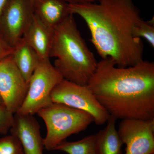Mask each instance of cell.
<instances>
[{"mask_svg": "<svg viewBox=\"0 0 154 154\" xmlns=\"http://www.w3.org/2000/svg\"><path fill=\"white\" fill-rule=\"evenodd\" d=\"M69 6L71 14L79 15L85 22L91 42L102 59L111 58L120 68L143 60V42L133 34L141 19L133 0H100L98 4Z\"/></svg>", "mask_w": 154, "mask_h": 154, "instance_id": "cell-1", "label": "cell"}, {"mask_svg": "<svg viewBox=\"0 0 154 154\" xmlns=\"http://www.w3.org/2000/svg\"><path fill=\"white\" fill-rule=\"evenodd\" d=\"M116 65L111 58L102 59L87 87L116 119H154V62Z\"/></svg>", "mask_w": 154, "mask_h": 154, "instance_id": "cell-2", "label": "cell"}, {"mask_svg": "<svg viewBox=\"0 0 154 154\" xmlns=\"http://www.w3.org/2000/svg\"><path fill=\"white\" fill-rule=\"evenodd\" d=\"M63 79L87 86L97 69L98 62L78 29L73 14L53 30L50 58Z\"/></svg>", "mask_w": 154, "mask_h": 154, "instance_id": "cell-3", "label": "cell"}, {"mask_svg": "<svg viewBox=\"0 0 154 154\" xmlns=\"http://www.w3.org/2000/svg\"><path fill=\"white\" fill-rule=\"evenodd\" d=\"M36 113L46 125L47 134L43 144L48 151L54 150L69 136L82 132L94 122L89 113L60 103L53 102Z\"/></svg>", "mask_w": 154, "mask_h": 154, "instance_id": "cell-4", "label": "cell"}, {"mask_svg": "<svg viewBox=\"0 0 154 154\" xmlns=\"http://www.w3.org/2000/svg\"><path fill=\"white\" fill-rule=\"evenodd\" d=\"M63 79L50 60H41L29 80L27 95L16 113L33 115L51 105V92Z\"/></svg>", "mask_w": 154, "mask_h": 154, "instance_id": "cell-5", "label": "cell"}, {"mask_svg": "<svg viewBox=\"0 0 154 154\" xmlns=\"http://www.w3.org/2000/svg\"><path fill=\"white\" fill-rule=\"evenodd\" d=\"M51 96L53 103L63 104L91 114L97 125L105 124L110 116L87 86L63 79L53 89Z\"/></svg>", "mask_w": 154, "mask_h": 154, "instance_id": "cell-6", "label": "cell"}, {"mask_svg": "<svg viewBox=\"0 0 154 154\" xmlns=\"http://www.w3.org/2000/svg\"><path fill=\"white\" fill-rule=\"evenodd\" d=\"M117 131L125 154H154V119H122Z\"/></svg>", "mask_w": 154, "mask_h": 154, "instance_id": "cell-7", "label": "cell"}, {"mask_svg": "<svg viewBox=\"0 0 154 154\" xmlns=\"http://www.w3.org/2000/svg\"><path fill=\"white\" fill-rule=\"evenodd\" d=\"M34 15L33 0H10L0 19V32L13 47L22 38Z\"/></svg>", "mask_w": 154, "mask_h": 154, "instance_id": "cell-8", "label": "cell"}, {"mask_svg": "<svg viewBox=\"0 0 154 154\" xmlns=\"http://www.w3.org/2000/svg\"><path fill=\"white\" fill-rule=\"evenodd\" d=\"M12 55L0 62V95L7 109L15 114L25 100L28 83L17 68Z\"/></svg>", "mask_w": 154, "mask_h": 154, "instance_id": "cell-9", "label": "cell"}, {"mask_svg": "<svg viewBox=\"0 0 154 154\" xmlns=\"http://www.w3.org/2000/svg\"><path fill=\"white\" fill-rule=\"evenodd\" d=\"M10 131L20 141L24 154H43L40 126L33 115L15 113Z\"/></svg>", "mask_w": 154, "mask_h": 154, "instance_id": "cell-10", "label": "cell"}, {"mask_svg": "<svg viewBox=\"0 0 154 154\" xmlns=\"http://www.w3.org/2000/svg\"><path fill=\"white\" fill-rule=\"evenodd\" d=\"M53 30L47 28L34 14L22 36L37 53L42 60H50Z\"/></svg>", "mask_w": 154, "mask_h": 154, "instance_id": "cell-11", "label": "cell"}, {"mask_svg": "<svg viewBox=\"0 0 154 154\" xmlns=\"http://www.w3.org/2000/svg\"><path fill=\"white\" fill-rule=\"evenodd\" d=\"M33 8L36 17L52 30L72 14L64 0H37L33 1Z\"/></svg>", "mask_w": 154, "mask_h": 154, "instance_id": "cell-12", "label": "cell"}, {"mask_svg": "<svg viewBox=\"0 0 154 154\" xmlns=\"http://www.w3.org/2000/svg\"><path fill=\"white\" fill-rule=\"evenodd\" d=\"M14 48V54L12 55L13 60L23 78L28 83L41 59L23 37Z\"/></svg>", "mask_w": 154, "mask_h": 154, "instance_id": "cell-13", "label": "cell"}, {"mask_svg": "<svg viewBox=\"0 0 154 154\" xmlns=\"http://www.w3.org/2000/svg\"><path fill=\"white\" fill-rule=\"evenodd\" d=\"M116 120L110 115L106 127L96 134V154H122L123 144L116 128Z\"/></svg>", "mask_w": 154, "mask_h": 154, "instance_id": "cell-14", "label": "cell"}, {"mask_svg": "<svg viewBox=\"0 0 154 154\" xmlns=\"http://www.w3.org/2000/svg\"><path fill=\"white\" fill-rule=\"evenodd\" d=\"M54 150L68 154H96V135H90L76 141H63L56 147Z\"/></svg>", "mask_w": 154, "mask_h": 154, "instance_id": "cell-15", "label": "cell"}, {"mask_svg": "<svg viewBox=\"0 0 154 154\" xmlns=\"http://www.w3.org/2000/svg\"><path fill=\"white\" fill-rule=\"evenodd\" d=\"M134 36L137 38H143L154 48V17L149 21L141 19L137 23L133 30Z\"/></svg>", "mask_w": 154, "mask_h": 154, "instance_id": "cell-16", "label": "cell"}, {"mask_svg": "<svg viewBox=\"0 0 154 154\" xmlns=\"http://www.w3.org/2000/svg\"><path fill=\"white\" fill-rule=\"evenodd\" d=\"M0 154H24L22 144L11 134L0 138Z\"/></svg>", "mask_w": 154, "mask_h": 154, "instance_id": "cell-17", "label": "cell"}, {"mask_svg": "<svg viewBox=\"0 0 154 154\" xmlns=\"http://www.w3.org/2000/svg\"><path fill=\"white\" fill-rule=\"evenodd\" d=\"M14 114L10 112L5 106L0 105V134L8 133L13 124Z\"/></svg>", "mask_w": 154, "mask_h": 154, "instance_id": "cell-18", "label": "cell"}, {"mask_svg": "<svg viewBox=\"0 0 154 154\" xmlns=\"http://www.w3.org/2000/svg\"><path fill=\"white\" fill-rule=\"evenodd\" d=\"M15 48L9 44L0 32V62L13 55Z\"/></svg>", "mask_w": 154, "mask_h": 154, "instance_id": "cell-19", "label": "cell"}, {"mask_svg": "<svg viewBox=\"0 0 154 154\" xmlns=\"http://www.w3.org/2000/svg\"><path fill=\"white\" fill-rule=\"evenodd\" d=\"M69 4H85L99 2L100 0H64Z\"/></svg>", "mask_w": 154, "mask_h": 154, "instance_id": "cell-20", "label": "cell"}, {"mask_svg": "<svg viewBox=\"0 0 154 154\" xmlns=\"http://www.w3.org/2000/svg\"><path fill=\"white\" fill-rule=\"evenodd\" d=\"M10 0H0V19L2 16Z\"/></svg>", "mask_w": 154, "mask_h": 154, "instance_id": "cell-21", "label": "cell"}, {"mask_svg": "<svg viewBox=\"0 0 154 154\" xmlns=\"http://www.w3.org/2000/svg\"><path fill=\"white\" fill-rule=\"evenodd\" d=\"M0 105H2V106H5L2 98V96H1V95H0Z\"/></svg>", "mask_w": 154, "mask_h": 154, "instance_id": "cell-22", "label": "cell"}, {"mask_svg": "<svg viewBox=\"0 0 154 154\" xmlns=\"http://www.w3.org/2000/svg\"><path fill=\"white\" fill-rule=\"evenodd\" d=\"M33 1H37V0H33Z\"/></svg>", "mask_w": 154, "mask_h": 154, "instance_id": "cell-23", "label": "cell"}]
</instances>
